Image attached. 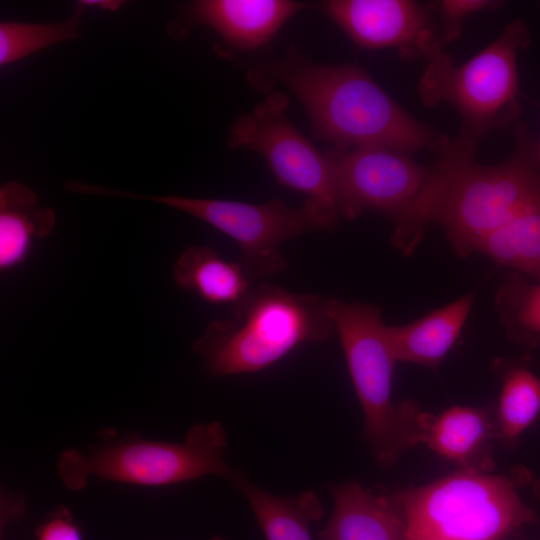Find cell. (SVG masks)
Instances as JSON below:
<instances>
[{
	"instance_id": "cell-1",
	"label": "cell",
	"mask_w": 540,
	"mask_h": 540,
	"mask_svg": "<svg viewBox=\"0 0 540 540\" xmlns=\"http://www.w3.org/2000/svg\"><path fill=\"white\" fill-rule=\"evenodd\" d=\"M515 147L505 161L487 165L475 157L477 143L458 133L438 153L413 202L393 223L392 245L412 255L431 224H439L460 258L540 197V163L535 139L520 122Z\"/></svg>"
},
{
	"instance_id": "cell-2",
	"label": "cell",
	"mask_w": 540,
	"mask_h": 540,
	"mask_svg": "<svg viewBox=\"0 0 540 540\" xmlns=\"http://www.w3.org/2000/svg\"><path fill=\"white\" fill-rule=\"evenodd\" d=\"M250 83L269 92L282 83L307 112L315 138L335 150L380 146L412 155L437 154L450 139L393 100L360 66L317 64L295 46L284 56L251 69Z\"/></svg>"
},
{
	"instance_id": "cell-3",
	"label": "cell",
	"mask_w": 540,
	"mask_h": 540,
	"mask_svg": "<svg viewBox=\"0 0 540 540\" xmlns=\"http://www.w3.org/2000/svg\"><path fill=\"white\" fill-rule=\"evenodd\" d=\"M334 332L328 299L262 284L232 305L230 317L209 324L194 350L212 376L250 373L302 343L324 342Z\"/></svg>"
},
{
	"instance_id": "cell-4",
	"label": "cell",
	"mask_w": 540,
	"mask_h": 540,
	"mask_svg": "<svg viewBox=\"0 0 540 540\" xmlns=\"http://www.w3.org/2000/svg\"><path fill=\"white\" fill-rule=\"evenodd\" d=\"M530 42L526 23L515 19L462 64L447 52L437 53L426 60L416 87L421 103L453 107L462 120L458 133L477 144L492 131L513 130L522 114L517 58Z\"/></svg>"
},
{
	"instance_id": "cell-5",
	"label": "cell",
	"mask_w": 540,
	"mask_h": 540,
	"mask_svg": "<svg viewBox=\"0 0 540 540\" xmlns=\"http://www.w3.org/2000/svg\"><path fill=\"white\" fill-rule=\"evenodd\" d=\"M328 312L362 406L366 438L377 461L391 466L407 448L417 444L422 410L413 401L392 400L397 360L380 309L330 298Z\"/></svg>"
},
{
	"instance_id": "cell-6",
	"label": "cell",
	"mask_w": 540,
	"mask_h": 540,
	"mask_svg": "<svg viewBox=\"0 0 540 540\" xmlns=\"http://www.w3.org/2000/svg\"><path fill=\"white\" fill-rule=\"evenodd\" d=\"M227 433L220 422L194 424L179 443L143 438L111 439L89 447L71 448L57 462L60 480L70 490L85 488L91 477L143 486H163L203 477L229 482L236 470L224 459Z\"/></svg>"
},
{
	"instance_id": "cell-7",
	"label": "cell",
	"mask_w": 540,
	"mask_h": 540,
	"mask_svg": "<svg viewBox=\"0 0 540 540\" xmlns=\"http://www.w3.org/2000/svg\"><path fill=\"white\" fill-rule=\"evenodd\" d=\"M394 497L405 518L408 539L503 540L537 520L510 478L472 468Z\"/></svg>"
},
{
	"instance_id": "cell-8",
	"label": "cell",
	"mask_w": 540,
	"mask_h": 540,
	"mask_svg": "<svg viewBox=\"0 0 540 540\" xmlns=\"http://www.w3.org/2000/svg\"><path fill=\"white\" fill-rule=\"evenodd\" d=\"M101 196L153 201L189 214L232 238L240 246L243 271L251 281L272 277L287 269L278 248L285 241L314 230L335 228L340 218L330 203L307 197L299 207L279 199L252 204L232 200L175 195H142L100 187Z\"/></svg>"
},
{
	"instance_id": "cell-9",
	"label": "cell",
	"mask_w": 540,
	"mask_h": 540,
	"mask_svg": "<svg viewBox=\"0 0 540 540\" xmlns=\"http://www.w3.org/2000/svg\"><path fill=\"white\" fill-rule=\"evenodd\" d=\"M288 104L281 91L267 92L252 112L236 118L229 129L228 146L261 154L280 184L335 207L333 158L329 151L320 152L289 121Z\"/></svg>"
},
{
	"instance_id": "cell-10",
	"label": "cell",
	"mask_w": 540,
	"mask_h": 540,
	"mask_svg": "<svg viewBox=\"0 0 540 540\" xmlns=\"http://www.w3.org/2000/svg\"><path fill=\"white\" fill-rule=\"evenodd\" d=\"M336 169L335 208L353 220L378 212L393 223L413 202L430 171L412 155L380 146L329 150Z\"/></svg>"
},
{
	"instance_id": "cell-11",
	"label": "cell",
	"mask_w": 540,
	"mask_h": 540,
	"mask_svg": "<svg viewBox=\"0 0 540 540\" xmlns=\"http://www.w3.org/2000/svg\"><path fill=\"white\" fill-rule=\"evenodd\" d=\"M324 12L359 47L394 48L406 61L443 51L439 27L428 3L412 0H330Z\"/></svg>"
},
{
	"instance_id": "cell-12",
	"label": "cell",
	"mask_w": 540,
	"mask_h": 540,
	"mask_svg": "<svg viewBox=\"0 0 540 540\" xmlns=\"http://www.w3.org/2000/svg\"><path fill=\"white\" fill-rule=\"evenodd\" d=\"M306 7V3L289 0H200L190 5L189 20L212 28L236 49L255 50Z\"/></svg>"
},
{
	"instance_id": "cell-13",
	"label": "cell",
	"mask_w": 540,
	"mask_h": 540,
	"mask_svg": "<svg viewBox=\"0 0 540 540\" xmlns=\"http://www.w3.org/2000/svg\"><path fill=\"white\" fill-rule=\"evenodd\" d=\"M333 513L320 540H408L394 495H377L354 481L333 484Z\"/></svg>"
},
{
	"instance_id": "cell-14",
	"label": "cell",
	"mask_w": 540,
	"mask_h": 540,
	"mask_svg": "<svg viewBox=\"0 0 540 540\" xmlns=\"http://www.w3.org/2000/svg\"><path fill=\"white\" fill-rule=\"evenodd\" d=\"M494 437L490 408L453 406L438 416L422 412L418 444L423 443L464 468L487 471L492 466L490 440Z\"/></svg>"
},
{
	"instance_id": "cell-15",
	"label": "cell",
	"mask_w": 540,
	"mask_h": 540,
	"mask_svg": "<svg viewBox=\"0 0 540 540\" xmlns=\"http://www.w3.org/2000/svg\"><path fill=\"white\" fill-rule=\"evenodd\" d=\"M476 296L472 291L413 322L387 326L396 360L436 370L459 338Z\"/></svg>"
},
{
	"instance_id": "cell-16",
	"label": "cell",
	"mask_w": 540,
	"mask_h": 540,
	"mask_svg": "<svg viewBox=\"0 0 540 540\" xmlns=\"http://www.w3.org/2000/svg\"><path fill=\"white\" fill-rule=\"evenodd\" d=\"M52 209L39 206L37 194L11 181L0 189V269L17 267L27 258L33 241L49 235L55 226Z\"/></svg>"
},
{
	"instance_id": "cell-17",
	"label": "cell",
	"mask_w": 540,
	"mask_h": 540,
	"mask_svg": "<svg viewBox=\"0 0 540 540\" xmlns=\"http://www.w3.org/2000/svg\"><path fill=\"white\" fill-rule=\"evenodd\" d=\"M230 483L249 502L267 540H311L309 523L319 519L323 509L317 495L305 491L294 497L268 492L236 471Z\"/></svg>"
},
{
	"instance_id": "cell-18",
	"label": "cell",
	"mask_w": 540,
	"mask_h": 540,
	"mask_svg": "<svg viewBox=\"0 0 540 540\" xmlns=\"http://www.w3.org/2000/svg\"><path fill=\"white\" fill-rule=\"evenodd\" d=\"M176 285L212 304H236L251 289L239 262H229L207 246H190L173 265Z\"/></svg>"
},
{
	"instance_id": "cell-19",
	"label": "cell",
	"mask_w": 540,
	"mask_h": 540,
	"mask_svg": "<svg viewBox=\"0 0 540 540\" xmlns=\"http://www.w3.org/2000/svg\"><path fill=\"white\" fill-rule=\"evenodd\" d=\"M492 366L501 380L493 410L494 437L511 447L540 413V378L525 361L495 359Z\"/></svg>"
},
{
	"instance_id": "cell-20",
	"label": "cell",
	"mask_w": 540,
	"mask_h": 540,
	"mask_svg": "<svg viewBox=\"0 0 540 540\" xmlns=\"http://www.w3.org/2000/svg\"><path fill=\"white\" fill-rule=\"evenodd\" d=\"M476 253L510 271L540 280V197L491 232Z\"/></svg>"
},
{
	"instance_id": "cell-21",
	"label": "cell",
	"mask_w": 540,
	"mask_h": 540,
	"mask_svg": "<svg viewBox=\"0 0 540 540\" xmlns=\"http://www.w3.org/2000/svg\"><path fill=\"white\" fill-rule=\"evenodd\" d=\"M494 304L509 340L526 348L540 345V280L509 271Z\"/></svg>"
},
{
	"instance_id": "cell-22",
	"label": "cell",
	"mask_w": 540,
	"mask_h": 540,
	"mask_svg": "<svg viewBox=\"0 0 540 540\" xmlns=\"http://www.w3.org/2000/svg\"><path fill=\"white\" fill-rule=\"evenodd\" d=\"M79 12L55 23L1 22L0 65L14 63L49 46L80 36Z\"/></svg>"
},
{
	"instance_id": "cell-23",
	"label": "cell",
	"mask_w": 540,
	"mask_h": 540,
	"mask_svg": "<svg viewBox=\"0 0 540 540\" xmlns=\"http://www.w3.org/2000/svg\"><path fill=\"white\" fill-rule=\"evenodd\" d=\"M503 4L497 0H438L428 2L439 27L441 44L456 40L465 20L478 12L496 10Z\"/></svg>"
},
{
	"instance_id": "cell-24",
	"label": "cell",
	"mask_w": 540,
	"mask_h": 540,
	"mask_svg": "<svg viewBox=\"0 0 540 540\" xmlns=\"http://www.w3.org/2000/svg\"><path fill=\"white\" fill-rule=\"evenodd\" d=\"M36 540H83L69 510L59 506L35 529Z\"/></svg>"
},
{
	"instance_id": "cell-25",
	"label": "cell",
	"mask_w": 540,
	"mask_h": 540,
	"mask_svg": "<svg viewBox=\"0 0 540 540\" xmlns=\"http://www.w3.org/2000/svg\"><path fill=\"white\" fill-rule=\"evenodd\" d=\"M78 4L83 7H97L115 11L123 4V2L118 0H83L79 1Z\"/></svg>"
},
{
	"instance_id": "cell-26",
	"label": "cell",
	"mask_w": 540,
	"mask_h": 540,
	"mask_svg": "<svg viewBox=\"0 0 540 540\" xmlns=\"http://www.w3.org/2000/svg\"><path fill=\"white\" fill-rule=\"evenodd\" d=\"M408 540H450V539H445V538H440V537H414V538H409Z\"/></svg>"
},
{
	"instance_id": "cell-27",
	"label": "cell",
	"mask_w": 540,
	"mask_h": 540,
	"mask_svg": "<svg viewBox=\"0 0 540 540\" xmlns=\"http://www.w3.org/2000/svg\"><path fill=\"white\" fill-rule=\"evenodd\" d=\"M535 154H536V158H537L538 162L540 163V136L535 141Z\"/></svg>"
},
{
	"instance_id": "cell-28",
	"label": "cell",
	"mask_w": 540,
	"mask_h": 540,
	"mask_svg": "<svg viewBox=\"0 0 540 540\" xmlns=\"http://www.w3.org/2000/svg\"><path fill=\"white\" fill-rule=\"evenodd\" d=\"M535 491L538 496H540V480L535 484Z\"/></svg>"
},
{
	"instance_id": "cell-29",
	"label": "cell",
	"mask_w": 540,
	"mask_h": 540,
	"mask_svg": "<svg viewBox=\"0 0 540 540\" xmlns=\"http://www.w3.org/2000/svg\"><path fill=\"white\" fill-rule=\"evenodd\" d=\"M211 540H223V539L216 537V538H212Z\"/></svg>"
}]
</instances>
